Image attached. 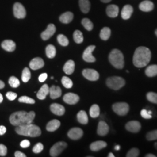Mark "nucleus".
<instances>
[{
    "label": "nucleus",
    "instance_id": "obj_1",
    "mask_svg": "<svg viewBox=\"0 0 157 157\" xmlns=\"http://www.w3.org/2000/svg\"><path fill=\"white\" fill-rule=\"evenodd\" d=\"M151 59V52L150 50L146 47L141 46L135 50L133 57V63L136 67H144L149 63Z\"/></svg>",
    "mask_w": 157,
    "mask_h": 157
},
{
    "label": "nucleus",
    "instance_id": "obj_2",
    "mask_svg": "<svg viewBox=\"0 0 157 157\" xmlns=\"http://www.w3.org/2000/svg\"><path fill=\"white\" fill-rule=\"evenodd\" d=\"M36 117L34 111H17L14 112L10 116V123L13 126H19L26 124H32Z\"/></svg>",
    "mask_w": 157,
    "mask_h": 157
},
{
    "label": "nucleus",
    "instance_id": "obj_3",
    "mask_svg": "<svg viewBox=\"0 0 157 157\" xmlns=\"http://www.w3.org/2000/svg\"><path fill=\"white\" fill-rule=\"evenodd\" d=\"M15 131L18 135L31 137H38L41 134V131L39 127L32 124L17 126Z\"/></svg>",
    "mask_w": 157,
    "mask_h": 157
},
{
    "label": "nucleus",
    "instance_id": "obj_4",
    "mask_svg": "<svg viewBox=\"0 0 157 157\" xmlns=\"http://www.w3.org/2000/svg\"><path fill=\"white\" fill-rule=\"evenodd\" d=\"M109 61L112 66L118 69H122L124 66V54L118 49L112 50L109 54Z\"/></svg>",
    "mask_w": 157,
    "mask_h": 157
},
{
    "label": "nucleus",
    "instance_id": "obj_5",
    "mask_svg": "<svg viewBox=\"0 0 157 157\" xmlns=\"http://www.w3.org/2000/svg\"><path fill=\"white\" fill-rule=\"evenodd\" d=\"M125 80L120 76H112L108 78L106 80L107 86L114 90L121 89L125 85Z\"/></svg>",
    "mask_w": 157,
    "mask_h": 157
},
{
    "label": "nucleus",
    "instance_id": "obj_6",
    "mask_svg": "<svg viewBox=\"0 0 157 157\" xmlns=\"http://www.w3.org/2000/svg\"><path fill=\"white\" fill-rule=\"evenodd\" d=\"M112 109L115 113L119 116H125L129 112V104L124 102H117L113 104Z\"/></svg>",
    "mask_w": 157,
    "mask_h": 157
},
{
    "label": "nucleus",
    "instance_id": "obj_7",
    "mask_svg": "<svg viewBox=\"0 0 157 157\" xmlns=\"http://www.w3.org/2000/svg\"><path fill=\"white\" fill-rule=\"evenodd\" d=\"M67 143L63 141L56 143L51 148L50 151L51 156L52 157L59 156V154L67 148Z\"/></svg>",
    "mask_w": 157,
    "mask_h": 157
},
{
    "label": "nucleus",
    "instance_id": "obj_8",
    "mask_svg": "<svg viewBox=\"0 0 157 157\" xmlns=\"http://www.w3.org/2000/svg\"><path fill=\"white\" fill-rule=\"evenodd\" d=\"M13 14L17 19H23L26 16V11L22 4L16 2L13 6Z\"/></svg>",
    "mask_w": 157,
    "mask_h": 157
},
{
    "label": "nucleus",
    "instance_id": "obj_9",
    "mask_svg": "<svg viewBox=\"0 0 157 157\" xmlns=\"http://www.w3.org/2000/svg\"><path fill=\"white\" fill-rule=\"evenodd\" d=\"M95 48V45H90L86 48L83 54V59L84 61L87 62H94L95 58L93 56L92 53Z\"/></svg>",
    "mask_w": 157,
    "mask_h": 157
},
{
    "label": "nucleus",
    "instance_id": "obj_10",
    "mask_svg": "<svg viewBox=\"0 0 157 157\" xmlns=\"http://www.w3.org/2000/svg\"><path fill=\"white\" fill-rule=\"evenodd\" d=\"M82 74L85 78L90 81H96L100 77L98 72L93 69H85L83 71Z\"/></svg>",
    "mask_w": 157,
    "mask_h": 157
},
{
    "label": "nucleus",
    "instance_id": "obj_11",
    "mask_svg": "<svg viewBox=\"0 0 157 157\" xmlns=\"http://www.w3.org/2000/svg\"><path fill=\"white\" fill-rule=\"evenodd\" d=\"M125 128L130 132L136 133L140 132L141 128V125L139 121H129L126 124Z\"/></svg>",
    "mask_w": 157,
    "mask_h": 157
},
{
    "label": "nucleus",
    "instance_id": "obj_12",
    "mask_svg": "<svg viewBox=\"0 0 157 157\" xmlns=\"http://www.w3.org/2000/svg\"><path fill=\"white\" fill-rule=\"evenodd\" d=\"M56 32V28L54 24H49L47 28L41 34V37L43 40H47L50 39Z\"/></svg>",
    "mask_w": 157,
    "mask_h": 157
},
{
    "label": "nucleus",
    "instance_id": "obj_13",
    "mask_svg": "<svg viewBox=\"0 0 157 157\" xmlns=\"http://www.w3.org/2000/svg\"><path fill=\"white\" fill-rule=\"evenodd\" d=\"M83 135V130L78 128H73L72 129H71L68 133H67V136L72 140H78Z\"/></svg>",
    "mask_w": 157,
    "mask_h": 157
},
{
    "label": "nucleus",
    "instance_id": "obj_14",
    "mask_svg": "<svg viewBox=\"0 0 157 157\" xmlns=\"http://www.w3.org/2000/svg\"><path fill=\"white\" fill-rule=\"evenodd\" d=\"M79 97L78 95L72 93H69L63 96V100L65 102L70 105H74L76 104L79 101Z\"/></svg>",
    "mask_w": 157,
    "mask_h": 157
},
{
    "label": "nucleus",
    "instance_id": "obj_15",
    "mask_svg": "<svg viewBox=\"0 0 157 157\" xmlns=\"http://www.w3.org/2000/svg\"><path fill=\"white\" fill-rule=\"evenodd\" d=\"M44 66V62L43 59L40 57L33 58L30 63L29 67L33 70H37Z\"/></svg>",
    "mask_w": 157,
    "mask_h": 157
},
{
    "label": "nucleus",
    "instance_id": "obj_16",
    "mask_svg": "<svg viewBox=\"0 0 157 157\" xmlns=\"http://www.w3.org/2000/svg\"><path fill=\"white\" fill-rule=\"evenodd\" d=\"M50 110L54 114L58 116H62L65 112V109L64 107L57 103H54L51 105Z\"/></svg>",
    "mask_w": 157,
    "mask_h": 157
},
{
    "label": "nucleus",
    "instance_id": "obj_17",
    "mask_svg": "<svg viewBox=\"0 0 157 157\" xmlns=\"http://www.w3.org/2000/svg\"><path fill=\"white\" fill-rule=\"evenodd\" d=\"M109 130V128L108 124L104 121H100L98 124L97 134L101 136H104L107 135Z\"/></svg>",
    "mask_w": 157,
    "mask_h": 157
},
{
    "label": "nucleus",
    "instance_id": "obj_18",
    "mask_svg": "<svg viewBox=\"0 0 157 157\" xmlns=\"http://www.w3.org/2000/svg\"><path fill=\"white\" fill-rule=\"evenodd\" d=\"M107 146V143L104 141H96L90 144V148L93 151H98L102 149L105 148Z\"/></svg>",
    "mask_w": 157,
    "mask_h": 157
},
{
    "label": "nucleus",
    "instance_id": "obj_19",
    "mask_svg": "<svg viewBox=\"0 0 157 157\" xmlns=\"http://www.w3.org/2000/svg\"><path fill=\"white\" fill-rule=\"evenodd\" d=\"M133 12V8L130 5L124 6L121 11V17L124 20L129 19Z\"/></svg>",
    "mask_w": 157,
    "mask_h": 157
},
{
    "label": "nucleus",
    "instance_id": "obj_20",
    "mask_svg": "<svg viewBox=\"0 0 157 157\" xmlns=\"http://www.w3.org/2000/svg\"><path fill=\"white\" fill-rule=\"evenodd\" d=\"M2 48L8 52H12L16 48V44L11 40H4L1 44Z\"/></svg>",
    "mask_w": 157,
    "mask_h": 157
},
{
    "label": "nucleus",
    "instance_id": "obj_21",
    "mask_svg": "<svg viewBox=\"0 0 157 157\" xmlns=\"http://www.w3.org/2000/svg\"><path fill=\"white\" fill-rule=\"evenodd\" d=\"M50 93V88L47 84H44L40 89L39 91L37 93V97L40 100H44L46 96Z\"/></svg>",
    "mask_w": 157,
    "mask_h": 157
},
{
    "label": "nucleus",
    "instance_id": "obj_22",
    "mask_svg": "<svg viewBox=\"0 0 157 157\" xmlns=\"http://www.w3.org/2000/svg\"><path fill=\"white\" fill-rule=\"evenodd\" d=\"M139 8L142 11H151L154 9V4L149 0H146L141 2L139 5Z\"/></svg>",
    "mask_w": 157,
    "mask_h": 157
},
{
    "label": "nucleus",
    "instance_id": "obj_23",
    "mask_svg": "<svg viewBox=\"0 0 157 157\" xmlns=\"http://www.w3.org/2000/svg\"><path fill=\"white\" fill-rule=\"evenodd\" d=\"M107 15L110 17H116L119 13V7L114 4L108 6L106 10Z\"/></svg>",
    "mask_w": 157,
    "mask_h": 157
},
{
    "label": "nucleus",
    "instance_id": "obj_24",
    "mask_svg": "<svg viewBox=\"0 0 157 157\" xmlns=\"http://www.w3.org/2000/svg\"><path fill=\"white\" fill-rule=\"evenodd\" d=\"M50 95L51 98L56 99L61 97L62 94V90L59 86H52L50 88Z\"/></svg>",
    "mask_w": 157,
    "mask_h": 157
},
{
    "label": "nucleus",
    "instance_id": "obj_25",
    "mask_svg": "<svg viewBox=\"0 0 157 157\" xmlns=\"http://www.w3.org/2000/svg\"><path fill=\"white\" fill-rule=\"evenodd\" d=\"M61 125V122L57 119H53L50 121L46 126V129L48 132H54L59 128Z\"/></svg>",
    "mask_w": 157,
    "mask_h": 157
},
{
    "label": "nucleus",
    "instance_id": "obj_26",
    "mask_svg": "<svg viewBox=\"0 0 157 157\" xmlns=\"http://www.w3.org/2000/svg\"><path fill=\"white\" fill-rule=\"evenodd\" d=\"M75 67V63L72 60H69L64 65L63 70L64 72L67 75H71L74 72Z\"/></svg>",
    "mask_w": 157,
    "mask_h": 157
},
{
    "label": "nucleus",
    "instance_id": "obj_27",
    "mask_svg": "<svg viewBox=\"0 0 157 157\" xmlns=\"http://www.w3.org/2000/svg\"><path fill=\"white\" fill-rule=\"evenodd\" d=\"M73 19V13L71 12H67L62 13L59 17V21L63 23H69L72 21Z\"/></svg>",
    "mask_w": 157,
    "mask_h": 157
},
{
    "label": "nucleus",
    "instance_id": "obj_28",
    "mask_svg": "<svg viewBox=\"0 0 157 157\" xmlns=\"http://www.w3.org/2000/svg\"><path fill=\"white\" fill-rule=\"evenodd\" d=\"M146 76L150 78L157 76V65H150L146 68L145 71Z\"/></svg>",
    "mask_w": 157,
    "mask_h": 157
},
{
    "label": "nucleus",
    "instance_id": "obj_29",
    "mask_svg": "<svg viewBox=\"0 0 157 157\" xmlns=\"http://www.w3.org/2000/svg\"><path fill=\"white\" fill-rule=\"evenodd\" d=\"M77 119L79 123L83 124H88L89 118L87 113L84 111H80L77 115Z\"/></svg>",
    "mask_w": 157,
    "mask_h": 157
},
{
    "label": "nucleus",
    "instance_id": "obj_30",
    "mask_svg": "<svg viewBox=\"0 0 157 157\" xmlns=\"http://www.w3.org/2000/svg\"><path fill=\"white\" fill-rule=\"evenodd\" d=\"M79 6L81 11L84 13H87L90 11L91 5L89 0H79Z\"/></svg>",
    "mask_w": 157,
    "mask_h": 157
},
{
    "label": "nucleus",
    "instance_id": "obj_31",
    "mask_svg": "<svg viewBox=\"0 0 157 157\" xmlns=\"http://www.w3.org/2000/svg\"><path fill=\"white\" fill-rule=\"evenodd\" d=\"M46 56L49 58H53L56 55V48L53 45H47L45 49Z\"/></svg>",
    "mask_w": 157,
    "mask_h": 157
},
{
    "label": "nucleus",
    "instance_id": "obj_32",
    "mask_svg": "<svg viewBox=\"0 0 157 157\" xmlns=\"http://www.w3.org/2000/svg\"><path fill=\"white\" fill-rule=\"evenodd\" d=\"M111 34V29L108 27H105L101 30L100 34V37L102 40L106 41L107 40L109 39V38L110 37Z\"/></svg>",
    "mask_w": 157,
    "mask_h": 157
},
{
    "label": "nucleus",
    "instance_id": "obj_33",
    "mask_svg": "<svg viewBox=\"0 0 157 157\" xmlns=\"http://www.w3.org/2000/svg\"><path fill=\"white\" fill-rule=\"evenodd\" d=\"M90 115L91 118H97L100 115V107L97 104H94L90 107Z\"/></svg>",
    "mask_w": 157,
    "mask_h": 157
},
{
    "label": "nucleus",
    "instance_id": "obj_34",
    "mask_svg": "<svg viewBox=\"0 0 157 157\" xmlns=\"http://www.w3.org/2000/svg\"><path fill=\"white\" fill-rule=\"evenodd\" d=\"M73 39L77 44H80L83 41V33L78 30H76L73 33Z\"/></svg>",
    "mask_w": 157,
    "mask_h": 157
},
{
    "label": "nucleus",
    "instance_id": "obj_35",
    "mask_svg": "<svg viewBox=\"0 0 157 157\" xmlns=\"http://www.w3.org/2000/svg\"><path fill=\"white\" fill-rule=\"evenodd\" d=\"M31 78V73L28 67H25L23 71L22 80L24 83L28 82Z\"/></svg>",
    "mask_w": 157,
    "mask_h": 157
},
{
    "label": "nucleus",
    "instance_id": "obj_36",
    "mask_svg": "<svg viewBox=\"0 0 157 157\" xmlns=\"http://www.w3.org/2000/svg\"><path fill=\"white\" fill-rule=\"evenodd\" d=\"M82 24L84 28L88 31H91L93 29V23L88 18H84L82 21Z\"/></svg>",
    "mask_w": 157,
    "mask_h": 157
},
{
    "label": "nucleus",
    "instance_id": "obj_37",
    "mask_svg": "<svg viewBox=\"0 0 157 157\" xmlns=\"http://www.w3.org/2000/svg\"><path fill=\"white\" fill-rule=\"evenodd\" d=\"M63 86L67 89H71L73 86V82L71 79L67 76H63L61 80Z\"/></svg>",
    "mask_w": 157,
    "mask_h": 157
},
{
    "label": "nucleus",
    "instance_id": "obj_38",
    "mask_svg": "<svg viewBox=\"0 0 157 157\" xmlns=\"http://www.w3.org/2000/svg\"><path fill=\"white\" fill-rule=\"evenodd\" d=\"M57 40H58V42L59 43V44L62 46L65 47L69 44V40L67 39V37L62 34H59L58 36Z\"/></svg>",
    "mask_w": 157,
    "mask_h": 157
},
{
    "label": "nucleus",
    "instance_id": "obj_39",
    "mask_svg": "<svg viewBox=\"0 0 157 157\" xmlns=\"http://www.w3.org/2000/svg\"><path fill=\"white\" fill-rule=\"evenodd\" d=\"M146 97L148 101L153 104H157V93L154 92H148Z\"/></svg>",
    "mask_w": 157,
    "mask_h": 157
},
{
    "label": "nucleus",
    "instance_id": "obj_40",
    "mask_svg": "<svg viewBox=\"0 0 157 157\" xmlns=\"http://www.w3.org/2000/svg\"><path fill=\"white\" fill-rule=\"evenodd\" d=\"M146 139L148 141L157 140V129L149 132L146 135Z\"/></svg>",
    "mask_w": 157,
    "mask_h": 157
},
{
    "label": "nucleus",
    "instance_id": "obj_41",
    "mask_svg": "<svg viewBox=\"0 0 157 157\" xmlns=\"http://www.w3.org/2000/svg\"><path fill=\"white\" fill-rule=\"evenodd\" d=\"M8 82L12 87H13V88H17L20 85V82L19 79L15 76H11L10 78H9Z\"/></svg>",
    "mask_w": 157,
    "mask_h": 157
},
{
    "label": "nucleus",
    "instance_id": "obj_42",
    "mask_svg": "<svg viewBox=\"0 0 157 157\" xmlns=\"http://www.w3.org/2000/svg\"><path fill=\"white\" fill-rule=\"evenodd\" d=\"M18 101L22 103H26V104H33L35 103V100L34 99L30 97H29L28 96L21 97L18 99Z\"/></svg>",
    "mask_w": 157,
    "mask_h": 157
},
{
    "label": "nucleus",
    "instance_id": "obj_43",
    "mask_svg": "<svg viewBox=\"0 0 157 157\" xmlns=\"http://www.w3.org/2000/svg\"><path fill=\"white\" fill-rule=\"evenodd\" d=\"M140 150L137 148H133L128 152L126 157H137L139 156Z\"/></svg>",
    "mask_w": 157,
    "mask_h": 157
},
{
    "label": "nucleus",
    "instance_id": "obj_44",
    "mask_svg": "<svg viewBox=\"0 0 157 157\" xmlns=\"http://www.w3.org/2000/svg\"><path fill=\"white\" fill-rule=\"evenodd\" d=\"M43 148H44V146L43 145V144L41 143H39L34 146L33 148V152L36 154H39L43 151Z\"/></svg>",
    "mask_w": 157,
    "mask_h": 157
},
{
    "label": "nucleus",
    "instance_id": "obj_45",
    "mask_svg": "<svg viewBox=\"0 0 157 157\" xmlns=\"http://www.w3.org/2000/svg\"><path fill=\"white\" fill-rule=\"evenodd\" d=\"M141 116L142 117V118H144V119H151L152 118V115L151 114H150L148 111L146 110L145 109H143L140 112Z\"/></svg>",
    "mask_w": 157,
    "mask_h": 157
},
{
    "label": "nucleus",
    "instance_id": "obj_46",
    "mask_svg": "<svg viewBox=\"0 0 157 157\" xmlns=\"http://www.w3.org/2000/svg\"><path fill=\"white\" fill-rule=\"evenodd\" d=\"M6 97H7V98L10 100V101H13L14 100L16 99L17 97V94L11 91H9L6 94Z\"/></svg>",
    "mask_w": 157,
    "mask_h": 157
},
{
    "label": "nucleus",
    "instance_id": "obj_47",
    "mask_svg": "<svg viewBox=\"0 0 157 157\" xmlns=\"http://www.w3.org/2000/svg\"><path fill=\"white\" fill-rule=\"evenodd\" d=\"M7 154V148L5 145L0 144V156L5 157Z\"/></svg>",
    "mask_w": 157,
    "mask_h": 157
},
{
    "label": "nucleus",
    "instance_id": "obj_48",
    "mask_svg": "<svg viewBox=\"0 0 157 157\" xmlns=\"http://www.w3.org/2000/svg\"><path fill=\"white\" fill-rule=\"evenodd\" d=\"M20 146L23 148H26L30 146V143L28 140H23L20 143Z\"/></svg>",
    "mask_w": 157,
    "mask_h": 157
},
{
    "label": "nucleus",
    "instance_id": "obj_49",
    "mask_svg": "<svg viewBox=\"0 0 157 157\" xmlns=\"http://www.w3.org/2000/svg\"><path fill=\"white\" fill-rule=\"evenodd\" d=\"M47 77H48V75L47 73H42L40 75L39 80L40 82H44L47 78Z\"/></svg>",
    "mask_w": 157,
    "mask_h": 157
},
{
    "label": "nucleus",
    "instance_id": "obj_50",
    "mask_svg": "<svg viewBox=\"0 0 157 157\" xmlns=\"http://www.w3.org/2000/svg\"><path fill=\"white\" fill-rule=\"evenodd\" d=\"M15 157H26V155L23 153L22 152L19 151H17L15 152Z\"/></svg>",
    "mask_w": 157,
    "mask_h": 157
},
{
    "label": "nucleus",
    "instance_id": "obj_51",
    "mask_svg": "<svg viewBox=\"0 0 157 157\" xmlns=\"http://www.w3.org/2000/svg\"><path fill=\"white\" fill-rule=\"evenodd\" d=\"M6 132V129L4 126H0V136L4 135Z\"/></svg>",
    "mask_w": 157,
    "mask_h": 157
},
{
    "label": "nucleus",
    "instance_id": "obj_52",
    "mask_svg": "<svg viewBox=\"0 0 157 157\" xmlns=\"http://www.w3.org/2000/svg\"><path fill=\"white\" fill-rule=\"evenodd\" d=\"M4 87H5L4 83L2 80H0V89H3Z\"/></svg>",
    "mask_w": 157,
    "mask_h": 157
},
{
    "label": "nucleus",
    "instance_id": "obj_53",
    "mask_svg": "<svg viewBox=\"0 0 157 157\" xmlns=\"http://www.w3.org/2000/svg\"><path fill=\"white\" fill-rule=\"evenodd\" d=\"M146 157H156L155 155H154V154H147L146 155Z\"/></svg>",
    "mask_w": 157,
    "mask_h": 157
},
{
    "label": "nucleus",
    "instance_id": "obj_54",
    "mask_svg": "<svg viewBox=\"0 0 157 157\" xmlns=\"http://www.w3.org/2000/svg\"><path fill=\"white\" fill-rule=\"evenodd\" d=\"M120 149H121V147H120V146H119V145H117V146H116L115 147V150H117V151L119 150Z\"/></svg>",
    "mask_w": 157,
    "mask_h": 157
},
{
    "label": "nucleus",
    "instance_id": "obj_55",
    "mask_svg": "<svg viewBox=\"0 0 157 157\" xmlns=\"http://www.w3.org/2000/svg\"><path fill=\"white\" fill-rule=\"evenodd\" d=\"M111 0H101V2H104V3H108V2H109Z\"/></svg>",
    "mask_w": 157,
    "mask_h": 157
},
{
    "label": "nucleus",
    "instance_id": "obj_56",
    "mask_svg": "<svg viewBox=\"0 0 157 157\" xmlns=\"http://www.w3.org/2000/svg\"><path fill=\"white\" fill-rule=\"evenodd\" d=\"M3 101V96L0 93V103H1Z\"/></svg>",
    "mask_w": 157,
    "mask_h": 157
},
{
    "label": "nucleus",
    "instance_id": "obj_57",
    "mask_svg": "<svg viewBox=\"0 0 157 157\" xmlns=\"http://www.w3.org/2000/svg\"><path fill=\"white\" fill-rule=\"evenodd\" d=\"M108 157H115V155L113 154V153L112 152H110L109 154H108Z\"/></svg>",
    "mask_w": 157,
    "mask_h": 157
},
{
    "label": "nucleus",
    "instance_id": "obj_58",
    "mask_svg": "<svg viewBox=\"0 0 157 157\" xmlns=\"http://www.w3.org/2000/svg\"><path fill=\"white\" fill-rule=\"evenodd\" d=\"M154 147H155V149L157 150V142H155V144H154Z\"/></svg>",
    "mask_w": 157,
    "mask_h": 157
},
{
    "label": "nucleus",
    "instance_id": "obj_59",
    "mask_svg": "<svg viewBox=\"0 0 157 157\" xmlns=\"http://www.w3.org/2000/svg\"><path fill=\"white\" fill-rule=\"evenodd\" d=\"M148 113H150V114H151V115L152 112H151V111H150V110H149V111H148Z\"/></svg>",
    "mask_w": 157,
    "mask_h": 157
},
{
    "label": "nucleus",
    "instance_id": "obj_60",
    "mask_svg": "<svg viewBox=\"0 0 157 157\" xmlns=\"http://www.w3.org/2000/svg\"><path fill=\"white\" fill-rule=\"evenodd\" d=\"M155 35L157 36V29H156V30H155Z\"/></svg>",
    "mask_w": 157,
    "mask_h": 157
},
{
    "label": "nucleus",
    "instance_id": "obj_61",
    "mask_svg": "<svg viewBox=\"0 0 157 157\" xmlns=\"http://www.w3.org/2000/svg\"><path fill=\"white\" fill-rule=\"evenodd\" d=\"M51 79H53V78H53V77H51Z\"/></svg>",
    "mask_w": 157,
    "mask_h": 157
}]
</instances>
